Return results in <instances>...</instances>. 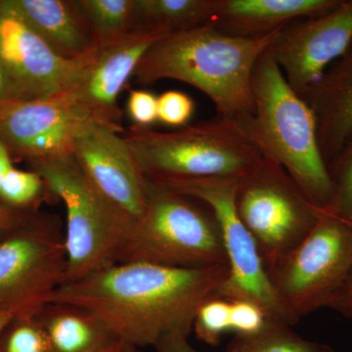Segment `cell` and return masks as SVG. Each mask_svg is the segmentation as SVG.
Returning a JSON list of instances; mask_svg holds the SVG:
<instances>
[{"label": "cell", "mask_w": 352, "mask_h": 352, "mask_svg": "<svg viewBox=\"0 0 352 352\" xmlns=\"http://www.w3.org/2000/svg\"><path fill=\"white\" fill-rule=\"evenodd\" d=\"M228 276L227 264L182 268L118 263L61 285L50 303L85 308L122 342L155 347L168 336H190L197 310L217 296Z\"/></svg>", "instance_id": "1"}, {"label": "cell", "mask_w": 352, "mask_h": 352, "mask_svg": "<svg viewBox=\"0 0 352 352\" xmlns=\"http://www.w3.org/2000/svg\"><path fill=\"white\" fill-rule=\"evenodd\" d=\"M281 29L244 38L208 24L168 34L147 51L133 76L145 87L162 80L186 83L206 94L217 116L239 122L254 113L252 72Z\"/></svg>", "instance_id": "2"}, {"label": "cell", "mask_w": 352, "mask_h": 352, "mask_svg": "<svg viewBox=\"0 0 352 352\" xmlns=\"http://www.w3.org/2000/svg\"><path fill=\"white\" fill-rule=\"evenodd\" d=\"M252 91L254 113L236 122L264 157L281 166L309 200L325 210L332 182L319 145L316 118L267 50L254 66Z\"/></svg>", "instance_id": "3"}, {"label": "cell", "mask_w": 352, "mask_h": 352, "mask_svg": "<svg viewBox=\"0 0 352 352\" xmlns=\"http://www.w3.org/2000/svg\"><path fill=\"white\" fill-rule=\"evenodd\" d=\"M124 141L147 180L241 179L263 155L235 120L217 116L173 131L132 126Z\"/></svg>", "instance_id": "4"}, {"label": "cell", "mask_w": 352, "mask_h": 352, "mask_svg": "<svg viewBox=\"0 0 352 352\" xmlns=\"http://www.w3.org/2000/svg\"><path fill=\"white\" fill-rule=\"evenodd\" d=\"M147 182L144 214L129 229L116 263L182 268L227 264L221 228L212 210L197 199Z\"/></svg>", "instance_id": "5"}, {"label": "cell", "mask_w": 352, "mask_h": 352, "mask_svg": "<svg viewBox=\"0 0 352 352\" xmlns=\"http://www.w3.org/2000/svg\"><path fill=\"white\" fill-rule=\"evenodd\" d=\"M66 208V282L117 263L129 226L95 191L72 155L29 162Z\"/></svg>", "instance_id": "6"}, {"label": "cell", "mask_w": 352, "mask_h": 352, "mask_svg": "<svg viewBox=\"0 0 352 352\" xmlns=\"http://www.w3.org/2000/svg\"><path fill=\"white\" fill-rule=\"evenodd\" d=\"M65 227L56 215L24 210L0 237V312L34 317L66 281Z\"/></svg>", "instance_id": "7"}, {"label": "cell", "mask_w": 352, "mask_h": 352, "mask_svg": "<svg viewBox=\"0 0 352 352\" xmlns=\"http://www.w3.org/2000/svg\"><path fill=\"white\" fill-rule=\"evenodd\" d=\"M235 207L266 271L305 239L322 212L281 166L265 157L238 180Z\"/></svg>", "instance_id": "8"}, {"label": "cell", "mask_w": 352, "mask_h": 352, "mask_svg": "<svg viewBox=\"0 0 352 352\" xmlns=\"http://www.w3.org/2000/svg\"><path fill=\"white\" fill-rule=\"evenodd\" d=\"M267 274L296 323L327 307L352 276V227L322 210L311 232Z\"/></svg>", "instance_id": "9"}, {"label": "cell", "mask_w": 352, "mask_h": 352, "mask_svg": "<svg viewBox=\"0 0 352 352\" xmlns=\"http://www.w3.org/2000/svg\"><path fill=\"white\" fill-rule=\"evenodd\" d=\"M238 180L210 178L157 184L203 201L217 217L221 228L229 270V276L217 296L229 300H251L263 307L270 320L294 326L296 322L277 298L258 245L236 210Z\"/></svg>", "instance_id": "10"}, {"label": "cell", "mask_w": 352, "mask_h": 352, "mask_svg": "<svg viewBox=\"0 0 352 352\" xmlns=\"http://www.w3.org/2000/svg\"><path fill=\"white\" fill-rule=\"evenodd\" d=\"M97 124H104L76 104L68 91L0 104V139L12 157L28 163L72 155L78 138Z\"/></svg>", "instance_id": "11"}, {"label": "cell", "mask_w": 352, "mask_h": 352, "mask_svg": "<svg viewBox=\"0 0 352 352\" xmlns=\"http://www.w3.org/2000/svg\"><path fill=\"white\" fill-rule=\"evenodd\" d=\"M69 60L56 53L0 0V65L14 99L34 100L78 85L96 53Z\"/></svg>", "instance_id": "12"}, {"label": "cell", "mask_w": 352, "mask_h": 352, "mask_svg": "<svg viewBox=\"0 0 352 352\" xmlns=\"http://www.w3.org/2000/svg\"><path fill=\"white\" fill-rule=\"evenodd\" d=\"M351 45L352 0H342L328 12L285 25L267 53L289 87L303 97Z\"/></svg>", "instance_id": "13"}, {"label": "cell", "mask_w": 352, "mask_h": 352, "mask_svg": "<svg viewBox=\"0 0 352 352\" xmlns=\"http://www.w3.org/2000/svg\"><path fill=\"white\" fill-rule=\"evenodd\" d=\"M122 133L116 127L94 124L76 141L72 156L95 191L131 229L144 214L148 182Z\"/></svg>", "instance_id": "14"}, {"label": "cell", "mask_w": 352, "mask_h": 352, "mask_svg": "<svg viewBox=\"0 0 352 352\" xmlns=\"http://www.w3.org/2000/svg\"><path fill=\"white\" fill-rule=\"evenodd\" d=\"M164 34L144 30L98 45L82 82L69 94L76 104L102 124L124 131L118 98L147 51Z\"/></svg>", "instance_id": "15"}, {"label": "cell", "mask_w": 352, "mask_h": 352, "mask_svg": "<svg viewBox=\"0 0 352 352\" xmlns=\"http://www.w3.org/2000/svg\"><path fill=\"white\" fill-rule=\"evenodd\" d=\"M3 1L58 56L80 59L91 54L98 46L78 0Z\"/></svg>", "instance_id": "16"}, {"label": "cell", "mask_w": 352, "mask_h": 352, "mask_svg": "<svg viewBox=\"0 0 352 352\" xmlns=\"http://www.w3.org/2000/svg\"><path fill=\"white\" fill-rule=\"evenodd\" d=\"M314 111L326 163L352 136V45L302 97Z\"/></svg>", "instance_id": "17"}, {"label": "cell", "mask_w": 352, "mask_h": 352, "mask_svg": "<svg viewBox=\"0 0 352 352\" xmlns=\"http://www.w3.org/2000/svg\"><path fill=\"white\" fill-rule=\"evenodd\" d=\"M342 0H219L210 25L237 38L267 36L303 18L315 17L339 6Z\"/></svg>", "instance_id": "18"}, {"label": "cell", "mask_w": 352, "mask_h": 352, "mask_svg": "<svg viewBox=\"0 0 352 352\" xmlns=\"http://www.w3.org/2000/svg\"><path fill=\"white\" fill-rule=\"evenodd\" d=\"M54 352H109L122 342L100 318L69 303H47L36 315Z\"/></svg>", "instance_id": "19"}, {"label": "cell", "mask_w": 352, "mask_h": 352, "mask_svg": "<svg viewBox=\"0 0 352 352\" xmlns=\"http://www.w3.org/2000/svg\"><path fill=\"white\" fill-rule=\"evenodd\" d=\"M136 29L168 36L210 24L219 0H135Z\"/></svg>", "instance_id": "20"}, {"label": "cell", "mask_w": 352, "mask_h": 352, "mask_svg": "<svg viewBox=\"0 0 352 352\" xmlns=\"http://www.w3.org/2000/svg\"><path fill=\"white\" fill-rule=\"evenodd\" d=\"M98 45L136 31L135 0H78Z\"/></svg>", "instance_id": "21"}, {"label": "cell", "mask_w": 352, "mask_h": 352, "mask_svg": "<svg viewBox=\"0 0 352 352\" xmlns=\"http://www.w3.org/2000/svg\"><path fill=\"white\" fill-rule=\"evenodd\" d=\"M227 352H335L332 346L303 339L288 324L266 322L258 332L235 335Z\"/></svg>", "instance_id": "22"}, {"label": "cell", "mask_w": 352, "mask_h": 352, "mask_svg": "<svg viewBox=\"0 0 352 352\" xmlns=\"http://www.w3.org/2000/svg\"><path fill=\"white\" fill-rule=\"evenodd\" d=\"M53 197L43 177L36 171L13 168L0 186V201L17 210H36L44 199Z\"/></svg>", "instance_id": "23"}, {"label": "cell", "mask_w": 352, "mask_h": 352, "mask_svg": "<svg viewBox=\"0 0 352 352\" xmlns=\"http://www.w3.org/2000/svg\"><path fill=\"white\" fill-rule=\"evenodd\" d=\"M332 193L326 212L352 227V136L328 164Z\"/></svg>", "instance_id": "24"}, {"label": "cell", "mask_w": 352, "mask_h": 352, "mask_svg": "<svg viewBox=\"0 0 352 352\" xmlns=\"http://www.w3.org/2000/svg\"><path fill=\"white\" fill-rule=\"evenodd\" d=\"M0 352H54L36 317L14 318L0 335Z\"/></svg>", "instance_id": "25"}, {"label": "cell", "mask_w": 352, "mask_h": 352, "mask_svg": "<svg viewBox=\"0 0 352 352\" xmlns=\"http://www.w3.org/2000/svg\"><path fill=\"white\" fill-rule=\"evenodd\" d=\"M197 338L210 346H217L222 336L230 331V302L212 296L201 303L194 318Z\"/></svg>", "instance_id": "26"}, {"label": "cell", "mask_w": 352, "mask_h": 352, "mask_svg": "<svg viewBox=\"0 0 352 352\" xmlns=\"http://www.w3.org/2000/svg\"><path fill=\"white\" fill-rule=\"evenodd\" d=\"M195 103L184 92L168 90L157 96V122L166 126L179 127L190 124Z\"/></svg>", "instance_id": "27"}, {"label": "cell", "mask_w": 352, "mask_h": 352, "mask_svg": "<svg viewBox=\"0 0 352 352\" xmlns=\"http://www.w3.org/2000/svg\"><path fill=\"white\" fill-rule=\"evenodd\" d=\"M230 331L235 335L258 332L270 320L263 307L247 300H231Z\"/></svg>", "instance_id": "28"}, {"label": "cell", "mask_w": 352, "mask_h": 352, "mask_svg": "<svg viewBox=\"0 0 352 352\" xmlns=\"http://www.w3.org/2000/svg\"><path fill=\"white\" fill-rule=\"evenodd\" d=\"M126 110L133 126L151 127L157 122V96L148 90H131Z\"/></svg>", "instance_id": "29"}, {"label": "cell", "mask_w": 352, "mask_h": 352, "mask_svg": "<svg viewBox=\"0 0 352 352\" xmlns=\"http://www.w3.org/2000/svg\"><path fill=\"white\" fill-rule=\"evenodd\" d=\"M327 307L346 318L352 319V276L339 293L329 302Z\"/></svg>", "instance_id": "30"}, {"label": "cell", "mask_w": 352, "mask_h": 352, "mask_svg": "<svg viewBox=\"0 0 352 352\" xmlns=\"http://www.w3.org/2000/svg\"><path fill=\"white\" fill-rule=\"evenodd\" d=\"M189 336H168L162 340L156 346V352H199L190 344Z\"/></svg>", "instance_id": "31"}, {"label": "cell", "mask_w": 352, "mask_h": 352, "mask_svg": "<svg viewBox=\"0 0 352 352\" xmlns=\"http://www.w3.org/2000/svg\"><path fill=\"white\" fill-rule=\"evenodd\" d=\"M23 212L7 207L0 201V237L15 226Z\"/></svg>", "instance_id": "32"}, {"label": "cell", "mask_w": 352, "mask_h": 352, "mask_svg": "<svg viewBox=\"0 0 352 352\" xmlns=\"http://www.w3.org/2000/svg\"><path fill=\"white\" fill-rule=\"evenodd\" d=\"M12 159L13 157L11 156L8 148L0 139V186H1V183L3 182L7 173L14 168Z\"/></svg>", "instance_id": "33"}, {"label": "cell", "mask_w": 352, "mask_h": 352, "mask_svg": "<svg viewBox=\"0 0 352 352\" xmlns=\"http://www.w3.org/2000/svg\"><path fill=\"white\" fill-rule=\"evenodd\" d=\"M12 99H14L12 91H11V88L9 87L8 82H7L1 65H0V104L6 101L12 100Z\"/></svg>", "instance_id": "34"}, {"label": "cell", "mask_w": 352, "mask_h": 352, "mask_svg": "<svg viewBox=\"0 0 352 352\" xmlns=\"http://www.w3.org/2000/svg\"><path fill=\"white\" fill-rule=\"evenodd\" d=\"M109 352H143L141 349L131 344H126L124 342H120L113 349H111Z\"/></svg>", "instance_id": "35"}, {"label": "cell", "mask_w": 352, "mask_h": 352, "mask_svg": "<svg viewBox=\"0 0 352 352\" xmlns=\"http://www.w3.org/2000/svg\"><path fill=\"white\" fill-rule=\"evenodd\" d=\"M14 319L13 315L9 314H1L0 312V335L3 333V331L6 330L7 326L11 323Z\"/></svg>", "instance_id": "36"}]
</instances>
